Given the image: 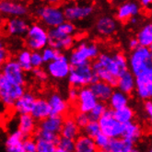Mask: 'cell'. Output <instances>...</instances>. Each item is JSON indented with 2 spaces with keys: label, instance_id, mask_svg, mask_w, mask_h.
Returning <instances> with one entry per match:
<instances>
[{
  "label": "cell",
  "instance_id": "cell-9",
  "mask_svg": "<svg viewBox=\"0 0 152 152\" xmlns=\"http://www.w3.org/2000/svg\"><path fill=\"white\" fill-rule=\"evenodd\" d=\"M135 92L140 100L145 101L152 97V66L147 67L135 75Z\"/></svg>",
  "mask_w": 152,
  "mask_h": 152
},
{
  "label": "cell",
  "instance_id": "cell-44",
  "mask_svg": "<svg viewBox=\"0 0 152 152\" xmlns=\"http://www.w3.org/2000/svg\"><path fill=\"white\" fill-rule=\"evenodd\" d=\"M22 148L24 152H37L36 142H35L34 137H24L22 141Z\"/></svg>",
  "mask_w": 152,
  "mask_h": 152
},
{
  "label": "cell",
  "instance_id": "cell-53",
  "mask_svg": "<svg viewBox=\"0 0 152 152\" xmlns=\"http://www.w3.org/2000/svg\"><path fill=\"white\" fill-rule=\"evenodd\" d=\"M48 5H58L61 0H44Z\"/></svg>",
  "mask_w": 152,
  "mask_h": 152
},
{
  "label": "cell",
  "instance_id": "cell-8",
  "mask_svg": "<svg viewBox=\"0 0 152 152\" xmlns=\"http://www.w3.org/2000/svg\"><path fill=\"white\" fill-rule=\"evenodd\" d=\"M64 15L66 20L75 22L86 20L94 12V7L91 3L77 2L70 3L64 7Z\"/></svg>",
  "mask_w": 152,
  "mask_h": 152
},
{
  "label": "cell",
  "instance_id": "cell-46",
  "mask_svg": "<svg viewBox=\"0 0 152 152\" xmlns=\"http://www.w3.org/2000/svg\"><path fill=\"white\" fill-rule=\"evenodd\" d=\"M31 72L32 73L33 77L39 80L40 82H46L48 79V74L46 72V70H44L42 67H35L32 68Z\"/></svg>",
  "mask_w": 152,
  "mask_h": 152
},
{
  "label": "cell",
  "instance_id": "cell-21",
  "mask_svg": "<svg viewBox=\"0 0 152 152\" xmlns=\"http://www.w3.org/2000/svg\"><path fill=\"white\" fill-rule=\"evenodd\" d=\"M136 143L123 137L110 138L106 152H134L137 151Z\"/></svg>",
  "mask_w": 152,
  "mask_h": 152
},
{
  "label": "cell",
  "instance_id": "cell-5",
  "mask_svg": "<svg viewBox=\"0 0 152 152\" xmlns=\"http://www.w3.org/2000/svg\"><path fill=\"white\" fill-rule=\"evenodd\" d=\"M25 91V86L11 81L0 72V102L12 108L16 100Z\"/></svg>",
  "mask_w": 152,
  "mask_h": 152
},
{
  "label": "cell",
  "instance_id": "cell-47",
  "mask_svg": "<svg viewBox=\"0 0 152 152\" xmlns=\"http://www.w3.org/2000/svg\"><path fill=\"white\" fill-rule=\"evenodd\" d=\"M8 58H10V52H8L6 43L0 41V68L2 67Z\"/></svg>",
  "mask_w": 152,
  "mask_h": 152
},
{
  "label": "cell",
  "instance_id": "cell-22",
  "mask_svg": "<svg viewBox=\"0 0 152 152\" xmlns=\"http://www.w3.org/2000/svg\"><path fill=\"white\" fill-rule=\"evenodd\" d=\"M36 129L37 121L30 113L20 114L18 121V130L22 134L24 137L33 136Z\"/></svg>",
  "mask_w": 152,
  "mask_h": 152
},
{
  "label": "cell",
  "instance_id": "cell-34",
  "mask_svg": "<svg viewBox=\"0 0 152 152\" xmlns=\"http://www.w3.org/2000/svg\"><path fill=\"white\" fill-rule=\"evenodd\" d=\"M31 52L29 49H22L17 53L16 61L19 63L25 72H31L32 66L31 65Z\"/></svg>",
  "mask_w": 152,
  "mask_h": 152
},
{
  "label": "cell",
  "instance_id": "cell-25",
  "mask_svg": "<svg viewBox=\"0 0 152 152\" xmlns=\"http://www.w3.org/2000/svg\"><path fill=\"white\" fill-rule=\"evenodd\" d=\"M89 88L91 89L93 94L96 96L98 101L106 102L111 97L114 88L108 84L107 82H104L102 80H97L96 82L91 83L88 86Z\"/></svg>",
  "mask_w": 152,
  "mask_h": 152
},
{
  "label": "cell",
  "instance_id": "cell-29",
  "mask_svg": "<svg viewBox=\"0 0 152 152\" xmlns=\"http://www.w3.org/2000/svg\"><path fill=\"white\" fill-rule=\"evenodd\" d=\"M23 139L24 136L19 130L14 131L7 136L5 141L6 150L8 152H24L22 148Z\"/></svg>",
  "mask_w": 152,
  "mask_h": 152
},
{
  "label": "cell",
  "instance_id": "cell-10",
  "mask_svg": "<svg viewBox=\"0 0 152 152\" xmlns=\"http://www.w3.org/2000/svg\"><path fill=\"white\" fill-rule=\"evenodd\" d=\"M98 123H99L101 132L109 138L119 137L122 136L123 124L119 123L113 117L112 109H107L106 112L98 120Z\"/></svg>",
  "mask_w": 152,
  "mask_h": 152
},
{
  "label": "cell",
  "instance_id": "cell-1",
  "mask_svg": "<svg viewBox=\"0 0 152 152\" xmlns=\"http://www.w3.org/2000/svg\"><path fill=\"white\" fill-rule=\"evenodd\" d=\"M92 69H102L115 77H119L128 70V61L123 53H100L98 57L92 61Z\"/></svg>",
  "mask_w": 152,
  "mask_h": 152
},
{
  "label": "cell",
  "instance_id": "cell-31",
  "mask_svg": "<svg viewBox=\"0 0 152 152\" xmlns=\"http://www.w3.org/2000/svg\"><path fill=\"white\" fill-rule=\"evenodd\" d=\"M107 102H108L110 109L116 110L129 105V95L119 91V89H113L111 97Z\"/></svg>",
  "mask_w": 152,
  "mask_h": 152
},
{
  "label": "cell",
  "instance_id": "cell-7",
  "mask_svg": "<svg viewBox=\"0 0 152 152\" xmlns=\"http://www.w3.org/2000/svg\"><path fill=\"white\" fill-rule=\"evenodd\" d=\"M128 61V70L134 75L147 67L152 66V52L151 48L145 46H138L131 51Z\"/></svg>",
  "mask_w": 152,
  "mask_h": 152
},
{
  "label": "cell",
  "instance_id": "cell-26",
  "mask_svg": "<svg viewBox=\"0 0 152 152\" xmlns=\"http://www.w3.org/2000/svg\"><path fill=\"white\" fill-rule=\"evenodd\" d=\"M121 137L127 138L133 141L134 143H137L143 137V129L138 123L135 121L128 122L123 124V131Z\"/></svg>",
  "mask_w": 152,
  "mask_h": 152
},
{
  "label": "cell",
  "instance_id": "cell-50",
  "mask_svg": "<svg viewBox=\"0 0 152 152\" xmlns=\"http://www.w3.org/2000/svg\"><path fill=\"white\" fill-rule=\"evenodd\" d=\"M151 4H152V0H139V5H140L141 8L150 10Z\"/></svg>",
  "mask_w": 152,
  "mask_h": 152
},
{
  "label": "cell",
  "instance_id": "cell-54",
  "mask_svg": "<svg viewBox=\"0 0 152 152\" xmlns=\"http://www.w3.org/2000/svg\"><path fill=\"white\" fill-rule=\"evenodd\" d=\"M0 37H1V31H0Z\"/></svg>",
  "mask_w": 152,
  "mask_h": 152
},
{
  "label": "cell",
  "instance_id": "cell-18",
  "mask_svg": "<svg viewBox=\"0 0 152 152\" xmlns=\"http://www.w3.org/2000/svg\"><path fill=\"white\" fill-rule=\"evenodd\" d=\"M118 28L117 20L111 16H101L97 20L95 29L102 37H110L116 32Z\"/></svg>",
  "mask_w": 152,
  "mask_h": 152
},
{
  "label": "cell",
  "instance_id": "cell-37",
  "mask_svg": "<svg viewBox=\"0 0 152 152\" xmlns=\"http://www.w3.org/2000/svg\"><path fill=\"white\" fill-rule=\"evenodd\" d=\"M108 109V107L105 104V102H98L93 108L88 113V117L91 120H94V121H98L100 119L101 116L106 112V110Z\"/></svg>",
  "mask_w": 152,
  "mask_h": 152
},
{
  "label": "cell",
  "instance_id": "cell-24",
  "mask_svg": "<svg viewBox=\"0 0 152 152\" xmlns=\"http://www.w3.org/2000/svg\"><path fill=\"white\" fill-rule=\"evenodd\" d=\"M30 114L37 122L45 119L49 115H51V110L47 100L44 98H36L31 107Z\"/></svg>",
  "mask_w": 152,
  "mask_h": 152
},
{
  "label": "cell",
  "instance_id": "cell-20",
  "mask_svg": "<svg viewBox=\"0 0 152 152\" xmlns=\"http://www.w3.org/2000/svg\"><path fill=\"white\" fill-rule=\"evenodd\" d=\"M35 99H36V97H35V95L31 91H25L23 94L16 100L12 108L14 109L15 113L19 115L30 113Z\"/></svg>",
  "mask_w": 152,
  "mask_h": 152
},
{
  "label": "cell",
  "instance_id": "cell-32",
  "mask_svg": "<svg viewBox=\"0 0 152 152\" xmlns=\"http://www.w3.org/2000/svg\"><path fill=\"white\" fill-rule=\"evenodd\" d=\"M137 40L140 46L151 48L152 46V24L147 23L142 26L137 33Z\"/></svg>",
  "mask_w": 152,
  "mask_h": 152
},
{
  "label": "cell",
  "instance_id": "cell-11",
  "mask_svg": "<svg viewBox=\"0 0 152 152\" xmlns=\"http://www.w3.org/2000/svg\"><path fill=\"white\" fill-rule=\"evenodd\" d=\"M48 45L61 52L68 51L75 45L74 35H67L60 31L56 27L48 30Z\"/></svg>",
  "mask_w": 152,
  "mask_h": 152
},
{
  "label": "cell",
  "instance_id": "cell-48",
  "mask_svg": "<svg viewBox=\"0 0 152 152\" xmlns=\"http://www.w3.org/2000/svg\"><path fill=\"white\" fill-rule=\"evenodd\" d=\"M78 96V88L70 86V88L67 91V100L70 103H75L77 100Z\"/></svg>",
  "mask_w": 152,
  "mask_h": 152
},
{
  "label": "cell",
  "instance_id": "cell-35",
  "mask_svg": "<svg viewBox=\"0 0 152 152\" xmlns=\"http://www.w3.org/2000/svg\"><path fill=\"white\" fill-rule=\"evenodd\" d=\"M56 152H74L75 141L73 139L60 136L56 144Z\"/></svg>",
  "mask_w": 152,
  "mask_h": 152
},
{
  "label": "cell",
  "instance_id": "cell-28",
  "mask_svg": "<svg viewBox=\"0 0 152 152\" xmlns=\"http://www.w3.org/2000/svg\"><path fill=\"white\" fill-rule=\"evenodd\" d=\"M79 135L80 128L75 122L74 117L68 116V117L64 118L63 124H62V128L60 131V136L75 140Z\"/></svg>",
  "mask_w": 152,
  "mask_h": 152
},
{
  "label": "cell",
  "instance_id": "cell-39",
  "mask_svg": "<svg viewBox=\"0 0 152 152\" xmlns=\"http://www.w3.org/2000/svg\"><path fill=\"white\" fill-rule=\"evenodd\" d=\"M93 140H94L95 146H96L98 151H102V152H106L107 151V148H108V144H109L110 138L107 137L106 135H104L103 133L100 132L93 138Z\"/></svg>",
  "mask_w": 152,
  "mask_h": 152
},
{
  "label": "cell",
  "instance_id": "cell-30",
  "mask_svg": "<svg viewBox=\"0 0 152 152\" xmlns=\"http://www.w3.org/2000/svg\"><path fill=\"white\" fill-rule=\"evenodd\" d=\"M74 141H75L76 152H97L98 151L93 138L85 135V134L79 135Z\"/></svg>",
  "mask_w": 152,
  "mask_h": 152
},
{
  "label": "cell",
  "instance_id": "cell-14",
  "mask_svg": "<svg viewBox=\"0 0 152 152\" xmlns=\"http://www.w3.org/2000/svg\"><path fill=\"white\" fill-rule=\"evenodd\" d=\"M0 72L6 77L10 79L11 81L25 86L26 83L25 71L21 68V66L16 61V59L8 58L6 61V63L2 66V67L0 68Z\"/></svg>",
  "mask_w": 152,
  "mask_h": 152
},
{
  "label": "cell",
  "instance_id": "cell-3",
  "mask_svg": "<svg viewBox=\"0 0 152 152\" xmlns=\"http://www.w3.org/2000/svg\"><path fill=\"white\" fill-rule=\"evenodd\" d=\"M24 42L26 48L30 51H42L48 45V29L42 23L29 25L24 35Z\"/></svg>",
  "mask_w": 152,
  "mask_h": 152
},
{
  "label": "cell",
  "instance_id": "cell-40",
  "mask_svg": "<svg viewBox=\"0 0 152 152\" xmlns=\"http://www.w3.org/2000/svg\"><path fill=\"white\" fill-rule=\"evenodd\" d=\"M82 129L84 131L85 135L91 137L92 138H94L98 134L101 132L99 123H98V121H94V120L89 121Z\"/></svg>",
  "mask_w": 152,
  "mask_h": 152
},
{
  "label": "cell",
  "instance_id": "cell-4",
  "mask_svg": "<svg viewBox=\"0 0 152 152\" xmlns=\"http://www.w3.org/2000/svg\"><path fill=\"white\" fill-rule=\"evenodd\" d=\"M91 64V63L71 66L70 72L66 77L70 86L79 88L81 87L89 86L91 83L99 80L94 74Z\"/></svg>",
  "mask_w": 152,
  "mask_h": 152
},
{
  "label": "cell",
  "instance_id": "cell-38",
  "mask_svg": "<svg viewBox=\"0 0 152 152\" xmlns=\"http://www.w3.org/2000/svg\"><path fill=\"white\" fill-rule=\"evenodd\" d=\"M62 53H63V52H61V51H59L57 49H55L53 47L49 46V45L45 46L41 51L44 64H45V63L47 64V63H49V62L56 59Z\"/></svg>",
  "mask_w": 152,
  "mask_h": 152
},
{
  "label": "cell",
  "instance_id": "cell-55",
  "mask_svg": "<svg viewBox=\"0 0 152 152\" xmlns=\"http://www.w3.org/2000/svg\"><path fill=\"white\" fill-rule=\"evenodd\" d=\"M111 1H112V0H111Z\"/></svg>",
  "mask_w": 152,
  "mask_h": 152
},
{
  "label": "cell",
  "instance_id": "cell-36",
  "mask_svg": "<svg viewBox=\"0 0 152 152\" xmlns=\"http://www.w3.org/2000/svg\"><path fill=\"white\" fill-rule=\"evenodd\" d=\"M34 139L36 142L37 152H56V143L39 137H34Z\"/></svg>",
  "mask_w": 152,
  "mask_h": 152
},
{
  "label": "cell",
  "instance_id": "cell-6",
  "mask_svg": "<svg viewBox=\"0 0 152 152\" xmlns=\"http://www.w3.org/2000/svg\"><path fill=\"white\" fill-rule=\"evenodd\" d=\"M38 19L46 28H55L66 20L63 8L58 5H44L38 7L35 10Z\"/></svg>",
  "mask_w": 152,
  "mask_h": 152
},
{
  "label": "cell",
  "instance_id": "cell-16",
  "mask_svg": "<svg viewBox=\"0 0 152 152\" xmlns=\"http://www.w3.org/2000/svg\"><path fill=\"white\" fill-rule=\"evenodd\" d=\"M98 102L99 101H98L96 96L93 94L88 86L81 87L78 88V96L76 102L77 112L88 113Z\"/></svg>",
  "mask_w": 152,
  "mask_h": 152
},
{
  "label": "cell",
  "instance_id": "cell-49",
  "mask_svg": "<svg viewBox=\"0 0 152 152\" xmlns=\"http://www.w3.org/2000/svg\"><path fill=\"white\" fill-rule=\"evenodd\" d=\"M144 112L146 113V116L148 119H151L152 117V102L150 99L145 100L144 102Z\"/></svg>",
  "mask_w": 152,
  "mask_h": 152
},
{
  "label": "cell",
  "instance_id": "cell-42",
  "mask_svg": "<svg viewBox=\"0 0 152 152\" xmlns=\"http://www.w3.org/2000/svg\"><path fill=\"white\" fill-rule=\"evenodd\" d=\"M56 28L62 31L65 34L67 35H74L77 31V28L73 22L68 21V20H65L64 22H62L60 25H58Z\"/></svg>",
  "mask_w": 152,
  "mask_h": 152
},
{
  "label": "cell",
  "instance_id": "cell-52",
  "mask_svg": "<svg viewBox=\"0 0 152 152\" xmlns=\"http://www.w3.org/2000/svg\"><path fill=\"white\" fill-rule=\"evenodd\" d=\"M138 21H139V20H138L137 16L132 17L131 19H130V20H128V22H129L130 24H132V25H136V24H137V23H138Z\"/></svg>",
  "mask_w": 152,
  "mask_h": 152
},
{
  "label": "cell",
  "instance_id": "cell-13",
  "mask_svg": "<svg viewBox=\"0 0 152 152\" xmlns=\"http://www.w3.org/2000/svg\"><path fill=\"white\" fill-rule=\"evenodd\" d=\"M29 7L20 0H0V14L4 17H25Z\"/></svg>",
  "mask_w": 152,
  "mask_h": 152
},
{
  "label": "cell",
  "instance_id": "cell-27",
  "mask_svg": "<svg viewBox=\"0 0 152 152\" xmlns=\"http://www.w3.org/2000/svg\"><path fill=\"white\" fill-rule=\"evenodd\" d=\"M119 91L128 94L129 96L135 92V88H136V81H135V75L129 70L126 72H124L123 75H121L118 77L117 84L116 87Z\"/></svg>",
  "mask_w": 152,
  "mask_h": 152
},
{
  "label": "cell",
  "instance_id": "cell-15",
  "mask_svg": "<svg viewBox=\"0 0 152 152\" xmlns=\"http://www.w3.org/2000/svg\"><path fill=\"white\" fill-rule=\"evenodd\" d=\"M141 11V7L139 3L133 1V0H126L123 1L116 8L115 19L122 23L128 22L132 17L138 16Z\"/></svg>",
  "mask_w": 152,
  "mask_h": 152
},
{
  "label": "cell",
  "instance_id": "cell-17",
  "mask_svg": "<svg viewBox=\"0 0 152 152\" xmlns=\"http://www.w3.org/2000/svg\"><path fill=\"white\" fill-rule=\"evenodd\" d=\"M29 28V24L24 17L10 18L5 23L6 32L13 37H23Z\"/></svg>",
  "mask_w": 152,
  "mask_h": 152
},
{
  "label": "cell",
  "instance_id": "cell-45",
  "mask_svg": "<svg viewBox=\"0 0 152 152\" xmlns=\"http://www.w3.org/2000/svg\"><path fill=\"white\" fill-rule=\"evenodd\" d=\"M74 120L80 129H82L86 124L91 121V119L88 117V114L87 113H81V112H77L75 114Z\"/></svg>",
  "mask_w": 152,
  "mask_h": 152
},
{
  "label": "cell",
  "instance_id": "cell-51",
  "mask_svg": "<svg viewBox=\"0 0 152 152\" xmlns=\"http://www.w3.org/2000/svg\"><path fill=\"white\" fill-rule=\"evenodd\" d=\"M138 46H139V44H138V42H137V38H131L128 41V48H129V50L132 51V50L136 49Z\"/></svg>",
  "mask_w": 152,
  "mask_h": 152
},
{
  "label": "cell",
  "instance_id": "cell-19",
  "mask_svg": "<svg viewBox=\"0 0 152 152\" xmlns=\"http://www.w3.org/2000/svg\"><path fill=\"white\" fill-rule=\"evenodd\" d=\"M51 114L64 116L69 110V102L65 100L61 94L57 92H53L49 95L47 99Z\"/></svg>",
  "mask_w": 152,
  "mask_h": 152
},
{
  "label": "cell",
  "instance_id": "cell-33",
  "mask_svg": "<svg viewBox=\"0 0 152 152\" xmlns=\"http://www.w3.org/2000/svg\"><path fill=\"white\" fill-rule=\"evenodd\" d=\"M112 111H113V117L123 124H126L128 122H131V121H134V119H135V115H136L135 111H134V109L129 105H126L116 110H112Z\"/></svg>",
  "mask_w": 152,
  "mask_h": 152
},
{
  "label": "cell",
  "instance_id": "cell-12",
  "mask_svg": "<svg viewBox=\"0 0 152 152\" xmlns=\"http://www.w3.org/2000/svg\"><path fill=\"white\" fill-rule=\"evenodd\" d=\"M71 69V65L69 63L68 57L63 53L55 60L47 63L46 72L51 77L61 80L67 77Z\"/></svg>",
  "mask_w": 152,
  "mask_h": 152
},
{
  "label": "cell",
  "instance_id": "cell-2",
  "mask_svg": "<svg viewBox=\"0 0 152 152\" xmlns=\"http://www.w3.org/2000/svg\"><path fill=\"white\" fill-rule=\"evenodd\" d=\"M100 46L94 42L85 41L81 42L79 44L71 51L68 56L69 63L71 66H76L79 65H84L91 63L100 55Z\"/></svg>",
  "mask_w": 152,
  "mask_h": 152
},
{
  "label": "cell",
  "instance_id": "cell-43",
  "mask_svg": "<svg viewBox=\"0 0 152 152\" xmlns=\"http://www.w3.org/2000/svg\"><path fill=\"white\" fill-rule=\"evenodd\" d=\"M44 64L41 51H31V65L32 68L42 67Z\"/></svg>",
  "mask_w": 152,
  "mask_h": 152
},
{
  "label": "cell",
  "instance_id": "cell-23",
  "mask_svg": "<svg viewBox=\"0 0 152 152\" xmlns=\"http://www.w3.org/2000/svg\"><path fill=\"white\" fill-rule=\"evenodd\" d=\"M63 121H64V116L51 114L45 119L40 121V124H38L37 128L60 135V131L62 128V124H63Z\"/></svg>",
  "mask_w": 152,
  "mask_h": 152
},
{
  "label": "cell",
  "instance_id": "cell-41",
  "mask_svg": "<svg viewBox=\"0 0 152 152\" xmlns=\"http://www.w3.org/2000/svg\"><path fill=\"white\" fill-rule=\"evenodd\" d=\"M34 137H42V138H44L46 140H49V141H52L53 143H56L58 140V137H60V135H57V134H53V133H51V132H48V131H44V130H41V129H36L35 133L33 134Z\"/></svg>",
  "mask_w": 152,
  "mask_h": 152
}]
</instances>
